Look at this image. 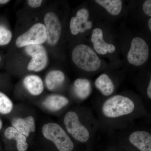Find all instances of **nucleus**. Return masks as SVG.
<instances>
[{
  "label": "nucleus",
  "instance_id": "nucleus-1",
  "mask_svg": "<svg viewBox=\"0 0 151 151\" xmlns=\"http://www.w3.org/2000/svg\"><path fill=\"white\" fill-rule=\"evenodd\" d=\"M97 111L100 129L111 132L127 129L132 126L136 119L147 116L143 102L120 94L112 95L98 103Z\"/></svg>",
  "mask_w": 151,
  "mask_h": 151
},
{
  "label": "nucleus",
  "instance_id": "nucleus-5",
  "mask_svg": "<svg viewBox=\"0 0 151 151\" xmlns=\"http://www.w3.org/2000/svg\"><path fill=\"white\" fill-rule=\"evenodd\" d=\"M119 131L117 136L115 135V137L126 139L130 145L139 151H151V133L149 130L145 129L132 130L131 126Z\"/></svg>",
  "mask_w": 151,
  "mask_h": 151
},
{
  "label": "nucleus",
  "instance_id": "nucleus-3",
  "mask_svg": "<svg viewBox=\"0 0 151 151\" xmlns=\"http://www.w3.org/2000/svg\"><path fill=\"white\" fill-rule=\"evenodd\" d=\"M72 59L78 68L87 72L97 71L101 66V60L96 52L85 45L75 47L72 51Z\"/></svg>",
  "mask_w": 151,
  "mask_h": 151
},
{
  "label": "nucleus",
  "instance_id": "nucleus-16",
  "mask_svg": "<svg viewBox=\"0 0 151 151\" xmlns=\"http://www.w3.org/2000/svg\"><path fill=\"white\" fill-rule=\"evenodd\" d=\"M23 83L28 91L32 95H38L43 92V81L37 76H27L24 79Z\"/></svg>",
  "mask_w": 151,
  "mask_h": 151
},
{
  "label": "nucleus",
  "instance_id": "nucleus-9",
  "mask_svg": "<svg viewBox=\"0 0 151 151\" xmlns=\"http://www.w3.org/2000/svg\"><path fill=\"white\" fill-rule=\"evenodd\" d=\"M47 33V40L50 45L57 43L61 35V23L57 16L52 12L47 13L44 17Z\"/></svg>",
  "mask_w": 151,
  "mask_h": 151
},
{
  "label": "nucleus",
  "instance_id": "nucleus-14",
  "mask_svg": "<svg viewBox=\"0 0 151 151\" xmlns=\"http://www.w3.org/2000/svg\"><path fill=\"white\" fill-rule=\"evenodd\" d=\"M94 85L102 95L105 97L112 96L115 90L113 80L106 73L99 76L94 81Z\"/></svg>",
  "mask_w": 151,
  "mask_h": 151
},
{
  "label": "nucleus",
  "instance_id": "nucleus-10",
  "mask_svg": "<svg viewBox=\"0 0 151 151\" xmlns=\"http://www.w3.org/2000/svg\"><path fill=\"white\" fill-rule=\"evenodd\" d=\"M89 12L86 9H81L77 12L76 17H73L70 21V32L73 35L79 32H85L92 27V22L89 21Z\"/></svg>",
  "mask_w": 151,
  "mask_h": 151
},
{
  "label": "nucleus",
  "instance_id": "nucleus-23",
  "mask_svg": "<svg viewBox=\"0 0 151 151\" xmlns=\"http://www.w3.org/2000/svg\"><path fill=\"white\" fill-rule=\"evenodd\" d=\"M42 1L41 0H29L27 1L28 4L33 8H37L41 5Z\"/></svg>",
  "mask_w": 151,
  "mask_h": 151
},
{
  "label": "nucleus",
  "instance_id": "nucleus-25",
  "mask_svg": "<svg viewBox=\"0 0 151 151\" xmlns=\"http://www.w3.org/2000/svg\"><path fill=\"white\" fill-rule=\"evenodd\" d=\"M9 1H8V0H0V4H5Z\"/></svg>",
  "mask_w": 151,
  "mask_h": 151
},
{
  "label": "nucleus",
  "instance_id": "nucleus-8",
  "mask_svg": "<svg viewBox=\"0 0 151 151\" xmlns=\"http://www.w3.org/2000/svg\"><path fill=\"white\" fill-rule=\"evenodd\" d=\"M25 51L32 57L28 65L29 70L38 72L45 68L48 58L46 50L43 46L40 45H28L26 47Z\"/></svg>",
  "mask_w": 151,
  "mask_h": 151
},
{
  "label": "nucleus",
  "instance_id": "nucleus-21",
  "mask_svg": "<svg viewBox=\"0 0 151 151\" xmlns=\"http://www.w3.org/2000/svg\"><path fill=\"white\" fill-rule=\"evenodd\" d=\"M12 38V32L5 27L0 25V45L7 44Z\"/></svg>",
  "mask_w": 151,
  "mask_h": 151
},
{
  "label": "nucleus",
  "instance_id": "nucleus-18",
  "mask_svg": "<svg viewBox=\"0 0 151 151\" xmlns=\"http://www.w3.org/2000/svg\"><path fill=\"white\" fill-rule=\"evenodd\" d=\"M65 76L61 70H53L47 73L45 77V84L50 91L55 90L64 83Z\"/></svg>",
  "mask_w": 151,
  "mask_h": 151
},
{
  "label": "nucleus",
  "instance_id": "nucleus-13",
  "mask_svg": "<svg viewBox=\"0 0 151 151\" xmlns=\"http://www.w3.org/2000/svg\"><path fill=\"white\" fill-rule=\"evenodd\" d=\"M73 90L76 97L78 100L84 101L89 97L92 93L91 82L86 78H78L74 81Z\"/></svg>",
  "mask_w": 151,
  "mask_h": 151
},
{
  "label": "nucleus",
  "instance_id": "nucleus-17",
  "mask_svg": "<svg viewBox=\"0 0 151 151\" xmlns=\"http://www.w3.org/2000/svg\"><path fill=\"white\" fill-rule=\"evenodd\" d=\"M6 138L10 140H14L17 142V147L19 151H26L28 149L27 137L22 134L13 127L7 128L4 132Z\"/></svg>",
  "mask_w": 151,
  "mask_h": 151
},
{
  "label": "nucleus",
  "instance_id": "nucleus-19",
  "mask_svg": "<svg viewBox=\"0 0 151 151\" xmlns=\"http://www.w3.org/2000/svg\"><path fill=\"white\" fill-rule=\"evenodd\" d=\"M95 1L112 15H118L122 11V2L121 0H96Z\"/></svg>",
  "mask_w": 151,
  "mask_h": 151
},
{
  "label": "nucleus",
  "instance_id": "nucleus-11",
  "mask_svg": "<svg viewBox=\"0 0 151 151\" xmlns=\"http://www.w3.org/2000/svg\"><path fill=\"white\" fill-rule=\"evenodd\" d=\"M91 41L94 49L96 52L100 55H105L107 52L113 53L116 50L115 46L111 44L105 42L103 39V30L96 28L92 32Z\"/></svg>",
  "mask_w": 151,
  "mask_h": 151
},
{
  "label": "nucleus",
  "instance_id": "nucleus-20",
  "mask_svg": "<svg viewBox=\"0 0 151 151\" xmlns=\"http://www.w3.org/2000/svg\"><path fill=\"white\" fill-rule=\"evenodd\" d=\"M13 104L10 99L6 95L0 92V113L9 114L11 112Z\"/></svg>",
  "mask_w": 151,
  "mask_h": 151
},
{
  "label": "nucleus",
  "instance_id": "nucleus-12",
  "mask_svg": "<svg viewBox=\"0 0 151 151\" xmlns=\"http://www.w3.org/2000/svg\"><path fill=\"white\" fill-rule=\"evenodd\" d=\"M13 127L19 132L28 137L31 133L35 132V121L32 116L26 118H15L12 121Z\"/></svg>",
  "mask_w": 151,
  "mask_h": 151
},
{
  "label": "nucleus",
  "instance_id": "nucleus-28",
  "mask_svg": "<svg viewBox=\"0 0 151 151\" xmlns=\"http://www.w3.org/2000/svg\"><path fill=\"white\" fill-rule=\"evenodd\" d=\"M1 57H0V61H1Z\"/></svg>",
  "mask_w": 151,
  "mask_h": 151
},
{
  "label": "nucleus",
  "instance_id": "nucleus-2",
  "mask_svg": "<svg viewBox=\"0 0 151 151\" xmlns=\"http://www.w3.org/2000/svg\"><path fill=\"white\" fill-rule=\"evenodd\" d=\"M63 122L67 134L76 140L84 144L95 137L100 129L97 118L91 110L85 107L80 112L68 111L64 116Z\"/></svg>",
  "mask_w": 151,
  "mask_h": 151
},
{
  "label": "nucleus",
  "instance_id": "nucleus-22",
  "mask_svg": "<svg viewBox=\"0 0 151 151\" xmlns=\"http://www.w3.org/2000/svg\"><path fill=\"white\" fill-rule=\"evenodd\" d=\"M143 10L145 13L148 16H151V1L147 0L143 4Z\"/></svg>",
  "mask_w": 151,
  "mask_h": 151
},
{
  "label": "nucleus",
  "instance_id": "nucleus-26",
  "mask_svg": "<svg viewBox=\"0 0 151 151\" xmlns=\"http://www.w3.org/2000/svg\"><path fill=\"white\" fill-rule=\"evenodd\" d=\"M149 28L150 30L151 31V19H149L148 21Z\"/></svg>",
  "mask_w": 151,
  "mask_h": 151
},
{
  "label": "nucleus",
  "instance_id": "nucleus-7",
  "mask_svg": "<svg viewBox=\"0 0 151 151\" xmlns=\"http://www.w3.org/2000/svg\"><path fill=\"white\" fill-rule=\"evenodd\" d=\"M149 56V48L147 42L140 37L134 38L127 55L129 62L136 66H140L146 62Z\"/></svg>",
  "mask_w": 151,
  "mask_h": 151
},
{
  "label": "nucleus",
  "instance_id": "nucleus-15",
  "mask_svg": "<svg viewBox=\"0 0 151 151\" xmlns=\"http://www.w3.org/2000/svg\"><path fill=\"white\" fill-rule=\"evenodd\" d=\"M69 100L60 94H52L47 97L42 103L44 106L50 111H58L68 105Z\"/></svg>",
  "mask_w": 151,
  "mask_h": 151
},
{
  "label": "nucleus",
  "instance_id": "nucleus-24",
  "mask_svg": "<svg viewBox=\"0 0 151 151\" xmlns=\"http://www.w3.org/2000/svg\"><path fill=\"white\" fill-rule=\"evenodd\" d=\"M147 97L148 98L149 100H151V79L150 80L149 82L148 86L147 88Z\"/></svg>",
  "mask_w": 151,
  "mask_h": 151
},
{
  "label": "nucleus",
  "instance_id": "nucleus-27",
  "mask_svg": "<svg viewBox=\"0 0 151 151\" xmlns=\"http://www.w3.org/2000/svg\"><path fill=\"white\" fill-rule=\"evenodd\" d=\"M2 122L0 119V130L2 129Z\"/></svg>",
  "mask_w": 151,
  "mask_h": 151
},
{
  "label": "nucleus",
  "instance_id": "nucleus-6",
  "mask_svg": "<svg viewBox=\"0 0 151 151\" xmlns=\"http://www.w3.org/2000/svg\"><path fill=\"white\" fill-rule=\"evenodd\" d=\"M47 40L46 29L45 25L37 23L34 25L26 32L19 36L16 43L19 47L29 45H40Z\"/></svg>",
  "mask_w": 151,
  "mask_h": 151
},
{
  "label": "nucleus",
  "instance_id": "nucleus-4",
  "mask_svg": "<svg viewBox=\"0 0 151 151\" xmlns=\"http://www.w3.org/2000/svg\"><path fill=\"white\" fill-rule=\"evenodd\" d=\"M44 137L54 143L59 151H72L74 147L73 141L65 130L59 124L49 123L42 129Z\"/></svg>",
  "mask_w": 151,
  "mask_h": 151
}]
</instances>
